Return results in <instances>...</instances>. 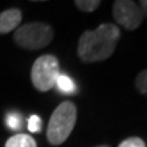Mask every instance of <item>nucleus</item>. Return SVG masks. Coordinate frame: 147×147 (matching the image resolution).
Instances as JSON below:
<instances>
[{
	"mask_svg": "<svg viewBox=\"0 0 147 147\" xmlns=\"http://www.w3.org/2000/svg\"><path fill=\"white\" fill-rule=\"evenodd\" d=\"M120 39V28L113 24H100L97 28L85 31L77 44V55L84 63H98L110 58Z\"/></svg>",
	"mask_w": 147,
	"mask_h": 147,
	"instance_id": "nucleus-1",
	"label": "nucleus"
},
{
	"mask_svg": "<svg viewBox=\"0 0 147 147\" xmlns=\"http://www.w3.org/2000/svg\"><path fill=\"white\" fill-rule=\"evenodd\" d=\"M77 109L70 100H65L58 105L52 113L47 127V139L50 145L59 146L70 136L76 124Z\"/></svg>",
	"mask_w": 147,
	"mask_h": 147,
	"instance_id": "nucleus-2",
	"label": "nucleus"
},
{
	"mask_svg": "<svg viewBox=\"0 0 147 147\" xmlns=\"http://www.w3.org/2000/svg\"><path fill=\"white\" fill-rule=\"evenodd\" d=\"M54 31L52 26L44 22H30L17 27L13 34V40L21 48L37 50L42 49L52 42Z\"/></svg>",
	"mask_w": 147,
	"mask_h": 147,
	"instance_id": "nucleus-3",
	"label": "nucleus"
},
{
	"mask_svg": "<svg viewBox=\"0 0 147 147\" xmlns=\"http://www.w3.org/2000/svg\"><path fill=\"white\" fill-rule=\"evenodd\" d=\"M60 75V66L57 57L52 54L40 55L33 63L31 69V81L33 87L39 92L52 90Z\"/></svg>",
	"mask_w": 147,
	"mask_h": 147,
	"instance_id": "nucleus-4",
	"label": "nucleus"
},
{
	"mask_svg": "<svg viewBox=\"0 0 147 147\" xmlns=\"http://www.w3.org/2000/svg\"><path fill=\"white\" fill-rule=\"evenodd\" d=\"M113 17L126 31L139 28L144 20L140 6L131 0H115L113 3Z\"/></svg>",
	"mask_w": 147,
	"mask_h": 147,
	"instance_id": "nucleus-5",
	"label": "nucleus"
},
{
	"mask_svg": "<svg viewBox=\"0 0 147 147\" xmlns=\"http://www.w3.org/2000/svg\"><path fill=\"white\" fill-rule=\"evenodd\" d=\"M22 20V12L20 9L12 7L0 12V34H6L16 30Z\"/></svg>",
	"mask_w": 147,
	"mask_h": 147,
	"instance_id": "nucleus-6",
	"label": "nucleus"
},
{
	"mask_svg": "<svg viewBox=\"0 0 147 147\" xmlns=\"http://www.w3.org/2000/svg\"><path fill=\"white\" fill-rule=\"evenodd\" d=\"M5 147H37L36 140L28 134H16L6 141Z\"/></svg>",
	"mask_w": 147,
	"mask_h": 147,
	"instance_id": "nucleus-7",
	"label": "nucleus"
},
{
	"mask_svg": "<svg viewBox=\"0 0 147 147\" xmlns=\"http://www.w3.org/2000/svg\"><path fill=\"white\" fill-rule=\"evenodd\" d=\"M55 86H57L59 88V91H61L64 94H74V92L76 90L74 80L71 77H69L67 75H64V74H60V75H59Z\"/></svg>",
	"mask_w": 147,
	"mask_h": 147,
	"instance_id": "nucleus-8",
	"label": "nucleus"
},
{
	"mask_svg": "<svg viewBox=\"0 0 147 147\" xmlns=\"http://www.w3.org/2000/svg\"><path fill=\"white\" fill-rule=\"evenodd\" d=\"M22 115L17 112H10L6 114L5 117V124L7 127H10L11 130H15V131H20L21 127H22Z\"/></svg>",
	"mask_w": 147,
	"mask_h": 147,
	"instance_id": "nucleus-9",
	"label": "nucleus"
},
{
	"mask_svg": "<svg viewBox=\"0 0 147 147\" xmlns=\"http://www.w3.org/2000/svg\"><path fill=\"white\" fill-rule=\"evenodd\" d=\"M100 0H76L75 5L84 12H93L100 6Z\"/></svg>",
	"mask_w": 147,
	"mask_h": 147,
	"instance_id": "nucleus-10",
	"label": "nucleus"
},
{
	"mask_svg": "<svg viewBox=\"0 0 147 147\" xmlns=\"http://www.w3.org/2000/svg\"><path fill=\"white\" fill-rule=\"evenodd\" d=\"M135 86L136 90L140 92L141 94L147 96V69L139 72L135 80Z\"/></svg>",
	"mask_w": 147,
	"mask_h": 147,
	"instance_id": "nucleus-11",
	"label": "nucleus"
},
{
	"mask_svg": "<svg viewBox=\"0 0 147 147\" xmlns=\"http://www.w3.org/2000/svg\"><path fill=\"white\" fill-rule=\"evenodd\" d=\"M27 127L31 132H40L42 131V127H43V121L38 115H31L28 119V123H27Z\"/></svg>",
	"mask_w": 147,
	"mask_h": 147,
	"instance_id": "nucleus-12",
	"label": "nucleus"
},
{
	"mask_svg": "<svg viewBox=\"0 0 147 147\" xmlns=\"http://www.w3.org/2000/svg\"><path fill=\"white\" fill-rule=\"evenodd\" d=\"M118 147H146V144L140 137H129V139L121 141Z\"/></svg>",
	"mask_w": 147,
	"mask_h": 147,
	"instance_id": "nucleus-13",
	"label": "nucleus"
},
{
	"mask_svg": "<svg viewBox=\"0 0 147 147\" xmlns=\"http://www.w3.org/2000/svg\"><path fill=\"white\" fill-rule=\"evenodd\" d=\"M139 6H140L141 11H142V15L147 17V0H141Z\"/></svg>",
	"mask_w": 147,
	"mask_h": 147,
	"instance_id": "nucleus-14",
	"label": "nucleus"
},
{
	"mask_svg": "<svg viewBox=\"0 0 147 147\" xmlns=\"http://www.w3.org/2000/svg\"><path fill=\"white\" fill-rule=\"evenodd\" d=\"M96 147H110L108 145H98V146H96Z\"/></svg>",
	"mask_w": 147,
	"mask_h": 147,
	"instance_id": "nucleus-15",
	"label": "nucleus"
}]
</instances>
